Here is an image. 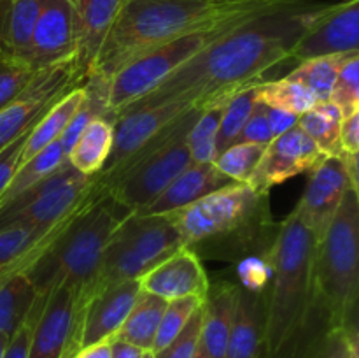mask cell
<instances>
[{"label": "cell", "instance_id": "cell-12", "mask_svg": "<svg viewBox=\"0 0 359 358\" xmlns=\"http://www.w3.org/2000/svg\"><path fill=\"white\" fill-rule=\"evenodd\" d=\"M359 53V0L318 4L307 27L290 53V60Z\"/></svg>", "mask_w": 359, "mask_h": 358}, {"label": "cell", "instance_id": "cell-20", "mask_svg": "<svg viewBox=\"0 0 359 358\" xmlns=\"http://www.w3.org/2000/svg\"><path fill=\"white\" fill-rule=\"evenodd\" d=\"M65 220L51 227H2L0 228V279L20 272H28L46 253L56 235L65 228Z\"/></svg>", "mask_w": 359, "mask_h": 358}, {"label": "cell", "instance_id": "cell-14", "mask_svg": "<svg viewBox=\"0 0 359 358\" xmlns=\"http://www.w3.org/2000/svg\"><path fill=\"white\" fill-rule=\"evenodd\" d=\"M323 158L325 154L297 123L287 132L273 137L265 147L248 185L258 193H270L273 186L283 185L298 174L311 172Z\"/></svg>", "mask_w": 359, "mask_h": 358}, {"label": "cell", "instance_id": "cell-33", "mask_svg": "<svg viewBox=\"0 0 359 358\" xmlns=\"http://www.w3.org/2000/svg\"><path fill=\"white\" fill-rule=\"evenodd\" d=\"M228 102L230 100L217 102V104L203 109L202 114L196 118V121L189 128L186 142H188L193 164H210L216 158L217 130H219L221 116H223Z\"/></svg>", "mask_w": 359, "mask_h": 358}, {"label": "cell", "instance_id": "cell-46", "mask_svg": "<svg viewBox=\"0 0 359 358\" xmlns=\"http://www.w3.org/2000/svg\"><path fill=\"white\" fill-rule=\"evenodd\" d=\"M266 114H269V123H270V128H272L273 137L287 132V130L293 128V126L298 123L297 114H293V112L290 111H283V109L266 107Z\"/></svg>", "mask_w": 359, "mask_h": 358}, {"label": "cell", "instance_id": "cell-31", "mask_svg": "<svg viewBox=\"0 0 359 358\" xmlns=\"http://www.w3.org/2000/svg\"><path fill=\"white\" fill-rule=\"evenodd\" d=\"M44 0H9L7 16V49L9 58L27 62L32 34Z\"/></svg>", "mask_w": 359, "mask_h": 358}, {"label": "cell", "instance_id": "cell-41", "mask_svg": "<svg viewBox=\"0 0 359 358\" xmlns=\"http://www.w3.org/2000/svg\"><path fill=\"white\" fill-rule=\"evenodd\" d=\"M272 140H273V133H272V128H270L269 114H266V105L256 100L251 116H249V119L245 121L237 142H256V144H263V146H269Z\"/></svg>", "mask_w": 359, "mask_h": 358}, {"label": "cell", "instance_id": "cell-51", "mask_svg": "<svg viewBox=\"0 0 359 358\" xmlns=\"http://www.w3.org/2000/svg\"><path fill=\"white\" fill-rule=\"evenodd\" d=\"M142 358H156V354H154V351H144Z\"/></svg>", "mask_w": 359, "mask_h": 358}, {"label": "cell", "instance_id": "cell-48", "mask_svg": "<svg viewBox=\"0 0 359 358\" xmlns=\"http://www.w3.org/2000/svg\"><path fill=\"white\" fill-rule=\"evenodd\" d=\"M7 16H9V0H0V58H9V49H7Z\"/></svg>", "mask_w": 359, "mask_h": 358}, {"label": "cell", "instance_id": "cell-5", "mask_svg": "<svg viewBox=\"0 0 359 358\" xmlns=\"http://www.w3.org/2000/svg\"><path fill=\"white\" fill-rule=\"evenodd\" d=\"M130 214H133L132 211L112 195L93 193L72 214L44 255L28 269L27 276L37 291V298H48L60 286L72 288L83 298L86 297L107 244Z\"/></svg>", "mask_w": 359, "mask_h": 358}, {"label": "cell", "instance_id": "cell-36", "mask_svg": "<svg viewBox=\"0 0 359 358\" xmlns=\"http://www.w3.org/2000/svg\"><path fill=\"white\" fill-rule=\"evenodd\" d=\"M203 298L189 295V297L175 298V300H168L167 307H165L163 316H161L160 326H158L156 339H154L153 350L151 351H160L181 332L193 316V312L202 305Z\"/></svg>", "mask_w": 359, "mask_h": 358}, {"label": "cell", "instance_id": "cell-2", "mask_svg": "<svg viewBox=\"0 0 359 358\" xmlns=\"http://www.w3.org/2000/svg\"><path fill=\"white\" fill-rule=\"evenodd\" d=\"M316 242L297 207L279 223L265 290L266 358H321L339 330L318 295Z\"/></svg>", "mask_w": 359, "mask_h": 358}, {"label": "cell", "instance_id": "cell-45", "mask_svg": "<svg viewBox=\"0 0 359 358\" xmlns=\"http://www.w3.org/2000/svg\"><path fill=\"white\" fill-rule=\"evenodd\" d=\"M340 147L342 153L358 154L359 151V111L346 116L340 125Z\"/></svg>", "mask_w": 359, "mask_h": 358}, {"label": "cell", "instance_id": "cell-16", "mask_svg": "<svg viewBox=\"0 0 359 358\" xmlns=\"http://www.w3.org/2000/svg\"><path fill=\"white\" fill-rule=\"evenodd\" d=\"M139 293V279H132L88 295L81 311L77 351L112 339L128 318Z\"/></svg>", "mask_w": 359, "mask_h": 358}, {"label": "cell", "instance_id": "cell-11", "mask_svg": "<svg viewBox=\"0 0 359 358\" xmlns=\"http://www.w3.org/2000/svg\"><path fill=\"white\" fill-rule=\"evenodd\" d=\"M83 84L84 79L74 60L39 70L28 90L0 111V151L28 132L63 95Z\"/></svg>", "mask_w": 359, "mask_h": 358}, {"label": "cell", "instance_id": "cell-29", "mask_svg": "<svg viewBox=\"0 0 359 358\" xmlns=\"http://www.w3.org/2000/svg\"><path fill=\"white\" fill-rule=\"evenodd\" d=\"M67 151L63 150L62 142L55 140L49 146H46L44 150L39 151L35 157H32L30 160H27L25 164L20 165V168L14 174L13 181L7 186L6 193L0 199V207H4L6 204H9L11 200H14L16 197H20L21 193L27 192L28 188L37 185L39 181L46 179L48 175H51L53 172L58 171L60 167L67 164Z\"/></svg>", "mask_w": 359, "mask_h": 358}, {"label": "cell", "instance_id": "cell-49", "mask_svg": "<svg viewBox=\"0 0 359 358\" xmlns=\"http://www.w3.org/2000/svg\"><path fill=\"white\" fill-rule=\"evenodd\" d=\"M72 358H111V344L109 340H104V343L83 347Z\"/></svg>", "mask_w": 359, "mask_h": 358}, {"label": "cell", "instance_id": "cell-8", "mask_svg": "<svg viewBox=\"0 0 359 358\" xmlns=\"http://www.w3.org/2000/svg\"><path fill=\"white\" fill-rule=\"evenodd\" d=\"M259 14L265 13L244 14V16L223 21L216 27L191 32L126 63L109 79V112L119 116L126 107L135 104L149 91H153L158 84L163 83L174 70H177L196 53L202 51L207 44L221 37L224 32L241 25L242 21L251 20Z\"/></svg>", "mask_w": 359, "mask_h": 358}, {"label": "cell", "instance_id": "cell-43", "mask_svg": "<svg viewBox=\"0 0 359 358\" xmlns=\"http://www.w3.org/2000/svg\"><path fill=\"white\" fill-rule=\"evenodd\" d=\"M321 358H359L358 330L333 332Z\"/></svg>", "mask_w": 359, "mask_h": 358}, {"label": "cell", "instance_id": "cell-28", "mask_svg": "<svg viewBox=\"0 0 359 358\" xmlns=\"http://www.w3.org/2000/svg\"><path fill=\"white\" fill-rule=\"evenodd\" d=\"M342 112L333 102H318L311 111L298 116V126L312 139L325 157H342L340 125Z\"/></svg>", "mask_w": 359, "mask_h": 358}, {"label": "cell", "instance_id": "cell-7", "mask_svg": "<svg viewBox=\"0 0 359 358\" xmlns=\"http://www.w3.org/2000/svg\"><path fill=\"white\" fill-rule=\"evenodd\" d=\"M182 246L184 242L181 235L165 216L130 214L107 244L102 265L86 297L102 288L139 279Z\"/></svg>", "mask_w": 359, "mask_h": 358}, {"label": "cell", "instance_id": "cell-1", "mask_svg": "<svg viewBox=\"0 0 359 358\" xmlns=\"http://www.w3.org/2000/svg\"><path fill=\"white\" fill-rule=\"evenodd\" d=\"M316 6L311 2L283 7L242 21L126 109L167 102H186L205 109L230 100L242 88L259 83L266 70L290 60L291 49L307 27Z\"/></svg>", "mask_w": 359, "mask_h": 358}, {"label": "cell", "instance_id": "cell-50", "mask_svg": "<svg viewBox=\"0 0 359 358\" xmlns=\"http://www.w3.org/2000/svg\"><path fill=\"white\" fill-rule=\"evenodd\" d=\"M7 344H9V337L0 333V358H4V353L7 350Z\"/></svg>", "mask_w": 359, "mask_h": 358}, {"label": "cell", "instance_id": "cell-25", "mask_svg": "<svg viewBox=\"0 0 359 358\" xmlns=\"http://www.w3.org/2000/svg\"><path fill=\"white\" fill-rule=\"evenodd\" d=\"M83 100L84 86H77L74 90H70L67 95H63L51 109H48L41 116V119L28 132L27 140H25L23 153H21V164L30 160L32 157H35L39 151L44 150L51 142L60 140V137L63 135L69 123L72 121L76 112L79 111Z\"/></svg>", "mask_w": 359, "mask_h": 358}, {"label": "cell", "instance_id": "cell-38", "mask_svg": "<svg viewBox=\"0 0 359 358\" xmlns=\"http://www.w3.org/2000/svg\"><path fill=\"white\" fill-rule=\"evenodd\" d=\"M330 102L340 109L344 118L359 111V53L349 55L340 65Z\"/></svg>", "mask_w": 359, "mask_h": 358}, {"label": "cell", "instance_id": "cell-32", "mask_svg": "<svg viewBox=\"0 0 359 358\" xmlns=\"http://www.w3.org/2000/svg\"><path fill=\"white\" fill-rule=\"evenodd\" d=\"M356 55V53H354ZM349 55L319 56L300 62V65L287 74V79H293L307 86L314 93L318 102H326L332 97L333 86L337 83L340 65Z\"/></svg>", "mask_w": 359, "mask_h": 358}, {"label": "cell", "instance_id": "cell-40", "mask_svg": "<svg viewBox=\"0 0 359 358\" xmlns=\"http://www.w3.org/2000/svg\"><path fill=\"white\" fill-rule=\"evenodd\" d=\"M270 269L269 255L266 256H245L237 262L238 286L249 291H265L269 286Z\"/></svg>", "mask_w": 359, "mask_h": 358}, {"label": "cell", "instance_id": "cell-21", "mask_svg": "<svg viewBox=\"0 0 359 358\" xmlns=\"http://www.w3.org/2000/svg\"><path fill=\"white\" fill-rule=\"evenodd\" d=\"M233 185L230 178L217 171L214 161L210 164H189L167 188L163 190L156 200L149 204L146 209L137 214L144 216H161L170 211L181 209L196 202L209 193L217 192L224 186Z\"/></svg>", "mask_w": 359, "mask_h": 358}, {"label": "cell", "instance_id": "cell-4", "mask_svg": "<svg viewBox=\"0 0 359 358\" xmlns=\"http://www.w3.org/2000/svg\"><path fill=\"white\" fill-rule=\"evenodd\" d=\"M161 216L200 260L238 262L245 256H266L279 230L270 211V193L255 192L248 183L224 186Z\"/></svg>", "mask_w": 359, "mask_h": 358}, {"label": "cell", "instance_id": "cell-39", "mask_svg": "<svg viewBox=\"0 0 359 358\" xmlns=\"http://www.w3.org/2000/svg\"><path fill=\"white\" fill-rule=\"evenodd\" d=\"M200 330H202V305L193 312L184 329L163 347L156 351V358H195L200 347Z\"/></svg>", "mask_w": 359, "mask_h": 358}, {"label": "cell", "instance_id": "cell-22", "mask_svg": "<svg viewBox=\"0 0 359 358\" xmlns=\"http://www.w3.org/2000/svg\"><path fill=\"white\" fill-rule=\"evenodd\" d=\"M224 358H266L265 291H249L238 286Z\"/></svg>", "mask_w": 359, "mask_h": 358}, {"label": "cell", "instance_id": "cell-47", "mask_svg": "<svg viewBox=\"0 0 359 358\" xmlns=\"http://www.w3.org/2000/svg\"><path fill=\"white\" fill-rule=\"evenodd\" d=\"M109 344H111V358H142L144 354V350L118 337L109 339Z\"/></svg>", "mask_w": 359, "mask_h": 358}, {"label": "cell", "instance_id": "cell-30", "mask_svg": "<svg viewBox=\"0 0 359 358\" xmlns=\"http://www.w3.org/2000/svg\"><path fill=\"white\" fill-rule=\"evenodd\" d=\"M256 100L266 107L283 109L297 116L311 111L318 104V98L307 86L287 77L279 81H259L256 84Z\"/></svg>", "mask_w": 359, "mask_h": 358}, {"label": "cell", "instance_id": "cell-34", "mask_svg": "<svg viewBox=\"0 0 359 358\" xmlns=\"http://www.w3.org/2000/svg\"><path fill=\"white\" fill-rule=\"evenodd\" d=\"M256 84L258 83L238 90L224 107L216 137V157L238 140V135H241L242 128H244L245 121L249 119L252 107H255Z\"/></svg>", "mask_w": 359, "mask_h": 358}, {"label": "cell", "instance_id": "cell-27", "mask_svg": "<svg viewBox=\"0 0 359 358\" xmlns=\"http://www.w3.org/2000/svg\"><path fill=\"white\" fill-rule=\"evenodd\" d=\"M165 307H167V300L140 290L128 318L125 319V323L114 337L126 340V343L133 344L144 351L153 350Z\"/></svg>", "mask_w": 359, "mask_h": 358}, {"label": "cell", "instance_id": "cell-17", "mask_svg": "<svg viewBox=\"0 0 359 358\" xmlns=\"http://www.w3.org/2000/svg\"><path fill=\"white\" fill-rule=\"evenodd\" d=\"M347 190L353 188L342 157H325L311 171L305 193L294 207L316 239L321 237L328 227Z\"/></svg>", "mask_w": 359, "mask_h": 358}, {"label": "cell", "instance_id": "cell-19", "mask_svg": "<svg viewBox=\"0 0 359 358\" xmlns=\"http://www.w3.org/2000/svg\"><path fill=\"white\" fill-rule=\"evenodd\" d=\"M76 16L77 70L86 81L91 65L102 48V42L107 37L112 23L118 18L125 0H70Z\"/></svg>", "mask_w": 359, "mask_h": 358}, {"label": "cell", "instance_id": "cell-52", "mask_svg": "<svg viewBox=\"0 0 359 358\" xmlns=\"http://www.w3.org/2000/svg\"><path fill=\"white\" fill-rule=\"evenodd\" d=\"M195 358H209V357H207V354L203 353L202 347H198V353H196V357H195Z\"/></svg>", "mask_w": 359, "mask_h": 358}, {"label": "cell", "instance_id": "cell-15", "mask_svg": "<svg viewBox=\"0 0 359 358\" xmlns=\"http://www.w3.org/2000/svg\"><path fill=\"white\" fill-rule=\"evenodd\" d=\"M77 30L70 0H44L32 34L28 65L44 70L76 58Z\"/></svg>", "mask_w": 359, "mask_h": 358}, {"label": "cell", "instance_id": "cell-13", "mask_svg": "<svg viewBox=\"0 0 359 358\" xmlns=\"http://www.w3.org/2000/svg\"><path fill=\"white\" fill-rule=\"evenodd\" d=\"M83 295L60 286L42 304L30 337L28 358H72L77 353Z\"/></svg>", "mask_w": 359, "mask_h": 358}, {"label": "cell", "instance_id": "cell-6", "mask_svg": "<svg viewBox=\"0 0 359 358\" xmlns=\"http://www.w3.org/2000/svg\"><path fill=\"white\" fill-rule=\"evenodd\" d=\"M318 295L339 330H358L359 193L347 190L316 242Z\"/></svg>", "mask_w": 359, "mask_h": 358}, {"label": "cell", "instance_id": "cell-3", "mask_svg": "<svg viewBox=\"0 0 359 358\" xmlns=\"http://www.w3.org/2000/svg\"><path fill=\"white\" fill-rule=\"evenodd\" d=\"M311 2L316 0H125L88 77L109 81L132 60L231 18Z\"/></svg>", "mask_w": 359, "mask_h": 358}, {"label": "cell", "instance_id": "cell-26", "mask_svg": "<svg viewBox=\"0 0 359 358\" xmlns=\"http://www.w3.org/2000/svg\"><path fill=\"white\" fill-rule=\"evenodd\" d=\"M42 304L44 300L37 298L27 272L0 279V333L11 339L32 314L39 312Z\"/></svg>", "mask_w": 359, "mask_h": 358}, {"label": "cell", "instance_id": "cell-18", "mask_svg": "<svg viewBox=\"0 0 359 358\" xmlns=\"http://www.w3.org/2000/svg\"><path fill=\"white\" fill-rule=\"evenodd\" d=\"M139 284L142 291L156 295L167 302L189 295L205 298L209 277L200 256L193 249L182 246L140 276Z\"/></svg>", "mask_w": 359, "mask_h": 358}, {"label": "cell", "instance_id": "cell-10", "mask_svg": "<svg viewBox=\"0 0 359 358\" xmlns=\"http://www.w3.org/2000/svg\"><path fill=\"white\" fill-rule=\"evenodd\" d=\"M202 111L203 107H196L167 144L123 175L105 195L114 197L133 214L140 213L156 200L163 190L191 164L186 137Z\"/></svg>", "mask_w": 359, "mask_h": 358}, {"label": "cell", "instance_id": "cell-9", "mask_svg": "<svg viewBox=\"0 0 359 358\" xmlns=\"http://www.w3.org/2000/svg\"><path fill=\"white\" fill-rule=\"evenodd\" d=\"M93 195L91 175L67 161L37 185L0 207L2 227H51L76 213Z\"/></svg>", "mask_w": 359, "mask_h": 358}, {"label": "cell", "instance_id": "cell-35", "mask_svg": "<svg viewBox=\"0 0 359 358\" xmlns=\"http://www.w3.org/2000/svg\"><path fill=\"white\" fill-rule=\"evenodd\" d=\"M265 147L256 142H235L214 158V165L233 183H248Z\"/></svg>", "mask_w": 359, "mask_h": 358}, {"label": "cell", "instance_id": "cell-42", "mask_svg": "<svg viewBox=\"0 0 359 358\" xmlns=\"http://www.w3.org/2000/svg\"><path fill=\"white\" fill-rule=\"evenodd\" d=\"M32 128H34V126H32ZM30 130H28V132H30ZM28 132H25L23 135H20L16 140H13L9 146L4 147V150L0 151V199H2V195L6 193L9 183L13 181L16 171L20 168L21 153H23L25 140H27Z\"/></svg>", "mask_w": 359, "mask_h": 358}, {"label": "cell", "instance_id": "cell-37", "mask_svg": "<svg viewBox=\"0 0 359 358\" xmlns=\"http://www.w3.org/2000/svg\"><path fill=\"white\" fill-rule=\"evenodd\" d=\"M39 70L27 62L14 58H0V111L16 102L34 83Z\"/></svg>", "mask_w": 359, "mask_h": 358}, {"label": "cell", "instance_id": "cell-24", "mask_svg": "<svg viewBox=\"0 0 359 358\" xmlns=\"http://www.w3.org/2000/svg\"><path fill=\"white\" fill-rule=\"evenodd\" d=\"M116 121H118V116L109 112V114L93 119L81 132V135L77 137L67 154V160L76 171L84 175H95L102 171L109 153H111Z\"/></svg>", "mask_w": 359, "mask_h": 358}, {"label": "cell", "instance_id": "cell-23", "mask_svg": "<svg viewBox=\"0 0 359 358\" xmlns=\"http://www.w3.org/2000/svg\"><path fill=\"white\" fill-rule=\"evenodd\" d=\"M238 283L221 279L209 283L205 298L202 302V330L200 347L209 358H224L235 304H237Z\"/></svg>", "mask_w": 359, "mask_h": 358}, {"label": "cell", "instance_id": "cell-44", "mask_svg": "<svg viewBox=\"0 0 359 358\" xmlns=\"http://www.w3.org/2000/svg\"><path fill=\"white\" fill-rule=\"evenodd\" d=\"M41 311V309H39ZM39 312L32 314L20 329L16 330L13 337L9 339V344H7V350L4 353V358H28V350H30V337L32 330H34L35 318H37Z\"/></svg>", "mask_w": 359, "mask_h": 358}]
</instances>
